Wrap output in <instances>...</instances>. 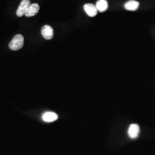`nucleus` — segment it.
<instances>
[{
	"label": "nucleus",
	"instance_id": "nucleus-1",
	"mask_svg": "<svg viewBox=\"0 0 155 155\" xmlns=\"http://www.w3.org/2000/svg\"><path fill=\"white\" fill-rule=\"evenodd\" d=\"M24 45V37L21 35L18 34L13 37L9 43V48L12 51L20 50Z\"/></svg>",
	"mask_w": 155,
	"mask_h": 155
},
{
	"label": "nucleus",
	"instance_id": "nucleus-2",
	"mask_svg": "<svg viewBox=\"0 0 155 155\" xmlns=\"http://www.w3.org/2000/svg\"><path fill=\"white\" fill-rule=\"evenodd\" d=\"M31 4L29 0H22L17 10V16L18 17H22L25 15V12L27 11L28 7Z\"/></svg>",
	"mask_w": 155,
	"mask_h": 155
},
{
	"label": "nucleus",
	"instance_id": "nucleus-3",
	"mask_svg": "<svg viewBox=\"0 0 155 155\" xmlns=\"http://www.w3.org/2000/svg\"><path fill=\"white\" fill-rule=\"evenodd\" d=\"M41 35L45 39L51 40L54 36V30L51 26L46 25L42 27Z\"/></svg>",
	"mask_w": 155,
	"mask_h": 155
},
{
	"label": "nucleus",
	"instance_id": "nucleus-4",
	"mask_svg": "<svg viewBox=\"0 0 155 155\" xmlns=\"http://www.w3.org/2000/svg\"><path fill=\"white\" fill-rule=\"evenodd\" d=\"M128 135L132 139H136L138 137L140 133V127L136 124H131L128 129Z\"/></svg>",
	"mask_w": 155,
	"mask_h": 155
},
{
	"label": "nucleus",
	"instance_id": "nucleus-5",
	"mask_svg": "<svg viewBox=\"0 0 155 155\" xmlns=\"http://www.w3.org/2000/svg\"><path fill=\"white\" fill-rule=\"evenodd\" d=\"M40 6L38 4H32L28 7L27 11L25 13V16L27 17L36 15L39 11Z\"/></svg>",
	"mask_w": 155,
	"mask_h": 155
},
{
	"label": "nucleus",
	"instance_id": "nucleus-6",
	"mask_svg": "<svg viewBox=\"0 0 155 155\" xmlns=\"http://www.w3.org/2000/svg\"><path fill=\"white\" fill-rule=\"evenodd\" d=\"M84 10L89 16L91 17L95 16L98 13V10L96 8V6L92 4H85L84 5Z\"/></svg>",
	"mask_w": 155,
	"mask_h": 155
},
{
	"label": "nucleus",
	"instance_id": "nucleus-7",
	"mask_svg": "<svg viewBox=\"0 0 155 155\" xmlns=\"http://www.w3.org/2000/svg\"><path fill=\"white\" fill-rule=\"evenodd\" d=\"M42 118L45 122H53L58 118V116L54 112L48 111L45 112L43 114Z\"/></svg>",
	"mask_w": 155,
	"mask_h": 155
},
{
	"label": "nucleus",
	"instance_id": "nucleus-8",
	"mask_svg": "<svg viewBox=\"0 0 155 155\" xmlns=\"http://www.w3.org/2000/svg\"><path fill=\"white\" fill-rule=\"evenodd\" d=\"M139 2L134 0L129 1L125 4V8L127 11H135L139 8Z\"/></svg>",
	"mask_w": 155,
	"mask_h": 155
},
{
	"label": "nucleus",
	"instance_id": "nucleus-9",
	"mask_svg": "<svg viewBox=\"0 0 155 155\" xmlns=\"http://www.w3.org/2000/svg\"><path fill=\"white\" fill-rule=\"evenodd\" d=\"M95 6L98 11L104 12L107 9L108 4L106 0H98Z\"/></svg>",
	"mask_w": 155,
	"mask_h": 155
}]
</instances>
